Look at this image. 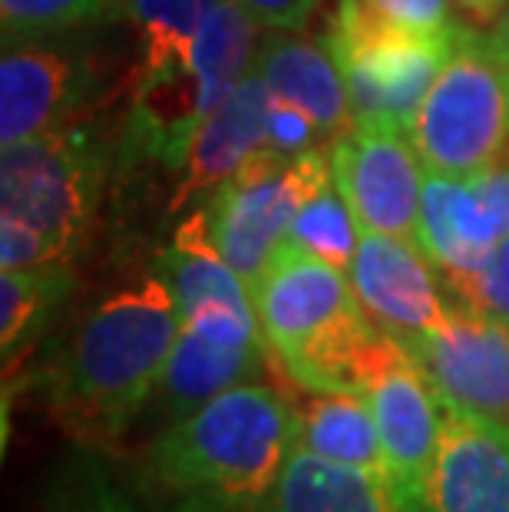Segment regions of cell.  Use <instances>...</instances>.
<instances>
[{
	"instance_id": "1",
	"label": "cell",
	"mask_w": 509,
	"mask_h": 512,
	"mask_svg": "<svg viewBox=\"0 0 509 512\" xmlns=\"http://www.w3.org/2000/svg\"><path fill=\"white\" fill-rule=\"evenodd\" d=\"M295 443L291 397L245 380L172 420L149 450V476L179 512H275Z\"/></svg>"
},
{
	"instance_id": "2",
	"label": "cell",
	"mask_w": 509,
	"mask_h": 512,
	"mask_svg": "<svg viewBox=\"0 0 509 512\" xmlns=\"http://www.w3.org/2000/svg\"><path fill=\"white\" fill-rule=\"evenodd\" d=\"M182 331L166 278L146 275L80 321L50 370V407L83 440L119 437L159 390Z\"/></svg>"
},
{
	"instance_id": "3",
	"label": "cell",
	"mask_w": 509,
	"mask_h": 512,
	"mask_svg": "<svg viewBox=\"0 0 509 512\" xmlns=\"http://www.w3.org/2000/svg\"><path fill=\"white\" fill-rule=\"evenodd\" d=\"M252 301L291 387L361 394L387 334L367 318L348 271L288 238L252 285Z\"/></svg>"
},
{
	"instance_id": "4",
	"label": "cell",
	"mask_w": 509,
	"mask_h": 512,
	"mask_svg": "<svg viewBox=\"0 0 509 512\" xmlns=\"http://www.w3.org/2000/svg\"><path fill=\"white\" fill-rule=\"evenodd\" d=\"M110 169L93 126H60L4 146L0 159V268L70 265Z\"/></svg>"
},
{
	"instance_id": "5",
	"label": "cell",
	"mask_w": 509,
	"mask_h": 512,
	"mask_svg": "<svg viewBox=\"0 0 509 512\" xmlns=\"http://www.w3.org/2000/svg\"><path fill=\"white\" fill-rule=\"evenodd\" d=\"M258 27L238 0H219L182 57L129 83L123 156L182 172L205 119L255 70Z\"/></svg>"
},
{
	"instance_id": "6",
	"label": "cell",
	"mask_w": 509,
	"mask_h": 512,
	"mask_svg": "<svg viewBox=\"0 0 509 512\" xmlns=\"http://www.w3.org/2000/svg\"><path fill=\"white\" fill-rule=\"evenodd\" d=\"M407 133L427 172L473 176L509 162V57L493 37L457 30Z\"/></svg>"
},
{
	"instance_id": "7",
	"label": "cell",
	"mask_w": 509,
	"mask_h": 512,
	"mask_svg": "<svg viewBox=\"0 0 509 512\" xmlns=\"http://www.w3.org/2000/svg\"><path fill=\"white\" fill-rule=\"evenodd\" d=\"M331 182V149L314 146L288 159L265 146L212 192L209 232L248 288L288 242L301 205Z\"/></svg>"
},
{
	"instance_id": "8",
	"label": "cell",
	"mask_w": 509,
	"mask_h": 512,
	"mask_svg": "<svg viewBox=\"0 0 509 512\" xmlns=\"http://www.w3.org/2000/svg\"><path fill=\"white\" fill-rule=\"evenodd\" d=\"M443 407L509 430V324L473 304H447L427 334L407 344Z\"/></svg>"
},
{
	"instance_id": "9",
	"label": "cell",
	"mask_w": 509,
	"mask_h": 512,
	"mask_svg": "<svg viewBox=\"0 0 509 512\" xmlns=\"http://www.w3.org/2000/svg\"><path fill=\"white\" fill-rule=\"evenodd\" d=\"M331 169L357 225L417 242L427 169L407 129L354 123L348 136L331 143Z\"/></svg>"
},
{
	"instance_id": "10",
	"label": "cell",
	"mask_w": 509,
	"mask_h": 512,
	"mask_svg": "<svg viewBox=\"0 0 509 512\" xmlns=\"http://www.w3.org/2000/svg\"><path fill=\"white\" fill-rule=\"evenodd\" d=\"M361 394L371 403L387 476L400 496L427 503V486L443 430V403L420 364L387 334Z\"/></svg>"
},
{
	"instance_id": "11",
	"label": "cell",
	"mask_w": 509,
	"mask_h": 512,
	"mask_svg": "<svg viewBox=\"0 0 509 512\" xmlns=\"http://www.w3.org/2000/svg\"><path fill=\"white\" fill-rule=\"evenodd\" d=\"M457 30L460 24L443 34L324 37L348 83L354 123H391L410 129L420 100L457 43Z\"/></svg>"
},
{
	"instance_id": "12",
	"label": "cell",
	"mask_w": 509,
	"mask_h": 512,
	"mask_svg": "<svg viewBox=\"0 0 509 512\" xmlns=\"http://www.w3.org/2000/svg\"><path fill=\"white\" fill-rule=\"evenodd\" d=\"M509 235V162L473 176L427 172L417 242L450 288L467 281Z\"/></svg>"
},
{
	"instance_id": "13",
	"label": "cell",
	"mask_w": 509,
	"mask_h": 512,
	"mask_svg": "<svg viewBox=\"0 0 509 512\" xmlns=\"http://www.w3.org/2000/svg\"><path fill=\"white\" fill-rule=\"evenodd\" d=\"M265 354L268 344L255 314L222 304L186 314L156 390L162 410L172 420H182L212 397L252 380L265 364Z\"/></svg>"
},
{
	"instance_id": "14",
	"label": "cell",
	"mask_w": 509,
	"mask_h": 512,
	"mask_svg": "<svg viewBox=\"0 0 509 512\" xmlns=\"http://www.w3.org/2000/svg\"><path fill=\"white\" fill-rule=\"evenodd\" d=\"M433 268L437 265L414 238H397L357 225V252L348 278L367 318L384 334H391L400 347L427 334L447 314V301Z\"/></svg>"
},
{
	"instance_id": "15",
	"label": "cell",
	"mask_w": 509,
	"mask_h": 512,
	"mask_svg": "<svg viewBox=\"0 0 509 512\" xmlns=\"http://www.w3.org/2000/svg\"><path fill=\"white\" fill-rule=\"evenodd\" d=\"M86 60L40 40L4 43L0 57V146L67 126L93 96Z\"/></svg>"
},
{
	"instance_id": "16",
	"label": "cell",
	"mask_w": 509,
	"mask_h": 512,
	"mask_svg": "<svg viewBox=\"0 0 509 512\" xmlns=\"http://www.w3.org/2000/svg\"><path fill=\"white\" fill-rule=\"evenodd\" d=\"M427 503L433 512H509V430L443 407Z\"/></svg>"
},
{
	"instance_id": "17",
	"label": "cell",
	"mask_w": 509,
	"mask_h": 512,
	"mask_svg": "<svg viewBox=\"0 0 509 512\" xmlns=\"http://www.w3.org/2000/svg\"><path fill=\"white\" fill-rule=\"evenodd\" d=\"M268 110H272V93H268L262 76L252 70L238 83V90L199 129L186 166H182L179 189L172 192L169 202L172 215L189 212V205H196L205 192H215L258 149H265Z\"/></svg>"
},
{
	"instance_id": "18",
	"label": "cell",
	"mask_w": 509,
	"mask_h": 512,
	"mask_svg": "<svg viewBox=\"0 0 509 512\" xmlns=\"http://www.w3.org/2000/svg\"><path fill=\"white\" fill-rule=\"evenodd\" d=\"M255 73L265 80L272 100L305 110L331 143L354 129L348 83L328 43L295 37L291 30H272L258 43Z\"/></svg>"
},
{
	"instance_id": "19",
	"label": "cell",
	"mask_w": 509,
	"mask_h": 512,
	"mask_svg": "<svg viewBox=\"0 0 509 512\" xmlns=\"http://www.w3.org/2000/svg\"><path fill=\"white\" fill-rule=\"evenodd\" d=\"M288 397L298 413V446H305L328 463L391 479L371 403L364 394L295 387V394Z\"/></svg>"
},
{
	"instance_id": "20",
	"label": "cell",
	"mask_w": 509,
	"mask_h": 512,
	"mask_svg": "<svg viewBox=\"0 0 509 512\" xmlns=\"http://www.w3.org/2000/svg\"><path fill=\"white\" fill-rule=\"evenodd\" d=\"M275 512H433L400 496L391 479L328 463L295 443L281 476Z\"/></svg>"
},
{
	"instance_id": "21",
	"label": "cell",
	"mask_w": 509,
	"mask_h": 512,
	"mask_svg": "<svg viewBox=\"0 0 509 512\" xmlns=\"http://www.w3.org/2000/svg\"><path fill=\"white\" fill-rule=\"evenodd\" d=\"M159 275L176 294L182 318L199 308H209V304L255 314L252 288L245 285L242 275L225 261L219 245H215L205 205L189 209L186 219L176 225L169 248L159 255Z\"/></svg>"
},
{
	"instance_id": "22",
	"label": "cell",
	"mask_w": 509,
	"mask_h": 512,
	"mask_svg": "<svg viewBox=\"0 0 509 512\" xmlns=\"http://www.w3.org/2000/svg\"><path fill=\"white\" fill-rule=\"evenodd\" d=\"M70 265L0 271V351L4 361L34 337L70 294Z\"/></svg>"
},
{
	"instance_id": "23",
	"label": "cell",
	"mask_w": 509,
	"mask_h": 512,
	"mask_svg": "<svg viewBox=\"0 0 509 512\" xmlns=\"http://www.w3.org/2000/svg\"><path fill=\"white\" fill-rule=\"evenodd\" d=\"M215 4L219 0H126L129 24L136 27V67L129 83L182 57Z\"/></svg>"
},
{
	"instance_id": "24",
	"label": "cell",
	"mask_w": 509,
	"mask_h": 512,
	"mask_svg": "<svg viewBox=\"0 0 509 512\" xmlns=\"http://www.w3.org/2000/svg\"><path fill=\"white\" fill-rule=\"evenodd\" d=\"M450 27H457L450 17V0H338L328 34H443Z\"/></svg>"
},
{
	"instance_id": "25",
	"label": "cell",
	"mask_w": 509,
	"mask_h": 512,
	"mask_svg": "<svg viewBox=\"0 0 509 512\" xmlns=\"http://www.w3.org/2000/svg\"><path fill=\"white\" fill-rule=\"evenodd\" d=\"M288 238L301 248H308L311 255L331 261L334 268L351 271L357 252V222L344 195L338 192V185H324L314 199L301 205Z\"/></svg>"
},
{
	"instance_id": "26",
	"label": "cell",
	"mask_w": 509,
	"mask_h": 512,
	"mask_svg": "<svg viewBox=\"0 0 509 512\" xmlns=\"http://www.w3.org/2000/svg\"><path fill=\"white\" fill-rule=\"evenodd\" d=\"M110 14V0H0L4 43L67 34Z\"/></svg>"
},
{
	"instance_id": "27",
	"label": "cell",
	"mask_w": 509,
	"mask_h": 512,
	"mask_svg": "<svg viewBox=\"0 0 509 512\" xmlns=\"http://www.w3.org/2000/svg\"><path fill=\"white\" fill-rule=\"evenodd\" d=\"M457 298L473 304L476 311H486L493 318L509 324V235L496 245V252L483 261L480 271H473L467 281H460Z\"/></svg>"
},
{
	"instance_id": "28",
	"label": "cell",
	"mask_w": 509,
	"mask_h": 512,
	"mask_svg": "<svg viewBox=\"0 0 509 512\" xmlns=\"http://www.w3.org/2000/svg\"><path fill=\"white\" fill-rule=\"evenodd\" d=\"M318 136H321V129L314 126V119L305 110L272 100V110H268V139H265L268 149H275L278 156L291 159L318 146Z\"/></svg>"
},
{
	"instance_id": "29",
	"label": "cell",
	"mask_w": 509,
	"mask_h": 512,
	"mask_svg": "<svg viewBox=\"0 0 509 512\" xmlns=\"http://www.w3.org/2000/svg\"><path fill=\"white\" fill-rule=\"evenodd\" d=\"M57 512H136V509L129 506L110 486V479L93 466V470L77 476V483H70Z\"/></svg>"
},
{
	"instance_id": "30",
	"label": "cell",
	"mask_w": 509,
	"mask_h": 512,
	"mask_svg": "<svg viewBox=\"0 0 509 512\" xmlns=\"http://www.w3.org/2000/svg\"><path fill=\"white\" fill-rule=\"evenodd\" d=\"M265 30H298L318 10L321 0H238Z\"/></svg>"
},
{
	"instance_id": "31",
	"label": "cell",
	"mask_w": 509,
	"mask_h": 512,
	"mask_svg": "<svg viewBox=\"0 0 509 512\" xmlns=\"http://www.w3.org/2000/svg\"><path fill=\"white\" fill-rule=\"evenodd\" d=\"M457 7L463 10V17L470 24H496L506 10H509V0H457Z\"/></svg>"
},
{
	"instance_id": "32",
	"label": "cell",
	"mask_w": 509,
	"mask_h": 512,
	"mask_svg": "<svg viewBox=\"0 0 509 512\" xmlns=\"http://www.w3.org/2000/svg\"><path fill=\"white\" fill-rule=\"evenodd\" d=\"M493 43L509 57V10L493 24Z\"/></svg>"
}]
</instances>
